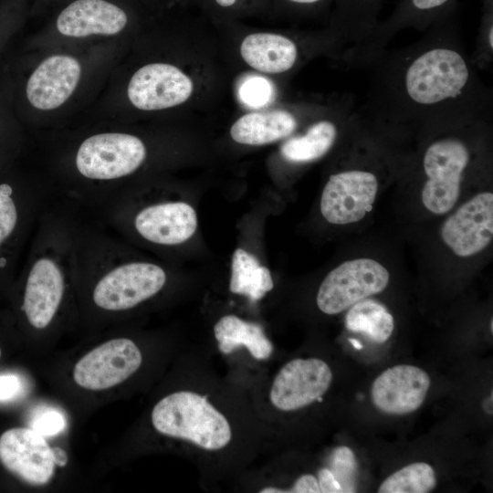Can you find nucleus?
<instances>
[{"mask_svg":"<svg viewBox=\"0 0 493 493\" xmlns=\"http://www.w3.org/2000/svg\"><path fill=\"white\" fill-rule=\"evenodd\" d=\"M458 4L414 43L377 53L363 66L370 83L361 117L375 131L428 136L490 119L492 92L464 47Z\"/></svg>","mask_w":493,"mask_h":493,"instance_id":"1","label":"nucleus"},{"mask_svg":"<svg viewBox=\"0 0 493 493\" xmlns=\"http://www.w3.org/2000/svg\"><path fill=\"white\" fill-rule=\"evenodd\" d=\"M77 287L89 288V300L100 311L131 310L166 286L164 267L138 259L106 226L80 220L76 247Z\"/></svg>","mask_w":493,"mask_h":493,"instance_id":"2","label":"nucleus"},{"mask_svg":"<svg viewBox=\"0 0 493 493\" xmlns=\"http://www.w3.org/2000/svg\"><path fill=\"white\" fill-rule=\"evenodd\" d=\"M58 197L50 185L0 170V288L12 286L41 216Z\"/></svg>","mask_w":493,"mask_h":493,"instance_id":"3","label":"nucleus"},{"mask_svg":"<svg viewBox=\"0 0 493 493\" xmlns=\"http://www.w3.org/2000/svg\"><path fill=\"white\" fill-rule=\"evenodd\" d=\"M489 121H476L428 136L420 159L424 176L421 200L432 214L448 213L457 203L463 179L476 151L471 138Z\"/></svg>","mask_w":493,"mask_h":493,"instance_id":"4","label":"nucleus"},{"mask_svg":"<svg viewBox=\"0 0 493 493\" xmlns=\"http://www.w3.org/2000/svg\"><path fill=\"white\" fill-rule=\"evenodd\" d=\"M152 423L159 433L190 441L205 450H219L232 437L229 422L207 396L189 391L161 399L152 409Z\"/></svg>","mask_w":493,"mask_h":493,"instance_id":"5","label":"nucleus"},{"mask_svg":"<svg viewBox=\"0 0 493 493\" xmlns=\"http://www.w3.org/2000/svg\"><path fill=\"white\" fill-rule=\"evenodd\" d=\"M390 281L388 269L369 257L342 262L325 277L317 293L318 308L325 314L341 313L355 303L383 291Z\"/></svg>","mask_w":493,"mask_h":493,"instance_id":"6","label":"nucleus"},{"mask_svg":"<svg viewBox=\"0 0 493 493\" xmlns=\"http://www.w3.org/2000/svg\"><path fill=\"white\" fill-rule=\"evenodd\" d=\"M379 191L374 171L351 166L332 173L322 191L320 212L333 225H350L363 219L372 209Z\"/></svg>","mask_w":493,"mask_h":493,"instance_id":"7","label":"nucleus"},{"mask_svg":"<svg viewBox=\"0 0 493 493\" xmlns=\"http://www.w3.org/2000/svg\"><path fill=\"white\" fill-rule=\"evenodd\" d=\"M142 356L128 338L111 339L91 350L75 365L73 376L81 387L100 391L115 386L141 366Z\"/></svg>","mask_w":493,"mask_h":493,"instance_id":"8","label":"nucleus"},{"mask_svg":"<svg viewBox=\"0 0 493 493\" xmlns=\"http://www.w3.org/2000/svg\"><path fill=\"white\" fill-rule=\"evenodd\" d=\"M440 236L457 257H470L486 249L493 238V194L477 193L442 224Z\"/></svg>","mask_w":493,"mask_h":493,"instance_id":"9","label":"nucleus"},{"mask_svg":"<svg viewBox=\"0 0 493 493\" xmlns=\"http://www.w3.org/2000/svg\"><path fill=\"white\" fill-rule=\"evenodd\" d=\"M193 91L191 78L168 63H151L140 68L132 75L127 89L131 103L148 111L183 104Z\"/></svg>","mask_w":493,"mask_h":493,"instance_id":"10","label":"nucleus"},{"mask_svg":"<svg viewBox=\"0 0 493 493\" xmlns=\"http://www.w3.org/2000/svg\"><path fill=\"white\" fill-rule=\"evenodd\" d=\"M331 381V370L324 361L318 358L294 359L277 373L269 398L278 409L295 411L320 400Z\"/></svg>","mask_w":493,"mask_h":493,"instance_id":"11","label":"nucleus"},{"mask_svg":"<svg viewBox=\"0 0 493 493\" xmlns=\"http://www.w3.org/2000/svg\"><path fill=\"white\" fill-rule=\"evenodd\" d=\"M0 461L8 471L34 486L47 484L54 473L51 447L30 427L11 428L1 435Z\"/></svg>","mask_w":493,"mask_h":493,"instance_id":"12","label":"nucleus"},{"mask_svg":"<svg viewBox=\"0 0 493 493\" xmlns=\"http://www.w3.org/2000/svg\"><path fill=\"white\" fill-rule=\"evenodd\" d=\"M383 0H334L332 36L341 58L358 66L379 23Z\"/></svg>","mask_w":493,"mask_h":493,"instance_id":"13","label":"nucleus"},{"mask_svg":"<svg viewBox=\"0 0 493 493\" xmlns=\"http://www.w3.org/2000/svg\"><path fill=\"white\" fill-rule=\"evenodd\" d=\"M430 377L419 367L396 365L383 371L372 383L371 397L374 406L389 414H406L424 403Z\"/></svg>","mask_w":493,"mask_h":493,"instance_id":"14","label":"nucleus"},{"mask_svg":"<svg viewBox=\"0 0 493 493\" xmlns=\"http://www.w3.org/2000/svg\"><path fill=\"white\" fill-rule=\"evenodd\" d=\"M129 22V11L113 0H73L60 10L55 26L62 36L87 37L117 35Z\"/></svg>","mask_w":493,"mask_h":493,"instance_id":"15","label":"nucleus"},{"mask_svg":"<svg viewBox=\"0 0 493 493\" xmlns=\"http://www.w3.org/2000/svg\"><path fill=\"white\" fill-rule=\"evenodd\" d=\"M81 76L78 59L53 55L43 60L29 77L26 93L29 103L41 110H51L72 95Z\"/></svg>","mask_w":493,"mask_h":493,"instance_id":"16","label":"nucleus"},{"mask_svg":"<svg viewBox=\"0 0 493 493\" xmlns=\"http://www.w3.org/2000/svg\"><path fill=\"white\" fill-rule=\"evenodd\" d=\"M456 4L457 0H400L391 15L379 21L361 64L384 49L398 32L409 28L424 32Z\"/></svg>","mask_w":493,"mask_h":493,"instance_id":"17","label":"nucleus"},{"mask_svg":"<svg viewBox=\"0 0 493 493\" xmlns=\"http://www.w3.org/2000/svg\"><path fill=\"white\" fill-rule=\"evenodd\" d=\"M240 55L250 68L259 72L281 74L295 67L299 50L297 43L285 35L257 32L243 39Z\"/></svg>","mask_w":493,"mask_h":493,"instance_id":"18","label":"nucleus"},{"mask_svg":"<svg viewBox=\"0 0 493 493\" xmlns=\"http://www.w3.org/2000/svg\"><path fill=\"white\" fill-rule=\"evenodd\" d=\"M298 124L296 116L287 110L250 112L234 122L230 135L237 143L259 146L291 135Z\"/></svg>","mask_w":493,"mask_h":493,"instance_id":"19","label":"nucleus"},{"mask_svg":"<svg viewBox=\"0 0 493 493\" xmlns=\"http://www.w3.org/2000/svg\"><path fill=\"white\" fill-rule=\"evenodd\" d=\"M214 333L219 351L225 354L245 346L257 360H266L273 351L272 343L260 325L245 321L235 315L222 317L215 323Z\"/></svg>","mask_w":493,"mask_h":493,"instance_id":"20","label":"nucleus"},{"mask_svg":"<svg viewBox=\"0 0 493 493\" xmlns=\"http://www.w3.org/2000/svg\"><path fill=\"white\" fill-rule=\"evenodd\" d=\"M339 133V123L335 120L317 121L302 135L286 141L280 148V153L285 160L295 163L314 162L330 151Z\"/></svg>","mask_w":493,"mask_h":493,"instance_id":"21","label":"nucleus"},{"mask_svg":"<svg viewBox=\"0 0 493 493\" xmlns=\"http://www.w3.org/2000/svg\"><path fill=\"white\" fill-rule=\"evenodd\" d=\"M274 287L268 268L261 266L257 257L237 248L232 257L229 289L232 293L245 295L251 301L261 299Z\"/></svg>","mask_w":493,"mask_h":493,"instance_id":"22","label":"nucleus"},{"mask_svg":"<svg viewBox=\"0 0 493 493\" xmlns=\"http://www.w3.org/2000/svg\"><path fill=\"white\" fill-rule=\"evenodd\" d=\"M345 324L349 330L362 332L377 343L389 340L393 329L394 320L383 304L362 299L348 309Z\"/></svg>","mask_w":493,"mask_h":493,"instance_id":"23","label":"nucleus"},{"mask_svg":"<svg viewBox=\"0 0 493 493\" xmlns=\"http://www.w3.org/2000/svg\"><path fill=\"white\" fill-rule=\"evenodd\" d=\"M436 486L434 468L416 462L404 467L388 477L380 486V493H427Z\"/></svg>","mask_w":493,"mask_h":493,"instance_id":"24","label":"nucleus"},{"mask_svg":"<svg viewBox=\"0 0 493 493\" xmlns=\"http://www.w3.org/2000/svg\"><path fill=\"white\" fill-rule=\"evenodd\" d=\"M476 48L470 58L478 69L488 68L493 58V0H483Z\"/></svg>","mask_w":493,"mask_h":493,"instance_id":"25","label":"nucleus"},{"mask_svg":"<svg viewBox=\"0 0 493 493\" xmlns=\"http://www.w3.org/2000/svg\"><path fill=\"white\" fill-rule=\"evenodd\" d=\"M330 472L339 483L341 492L356 489L357 462L353 452L347 446L337 447L330 456Z\"/></svg>","mask_w":493,"mask_h":493,"instance_id":"26","label":"nucleus"},{"mask_svg":"<svg viewBox=\"0 0 493 493\" xmlns=\"http://www.w3.org/2000/svg\"><path fill=\"white\" fill-rule=\"evenodd\" d=\"M66 426L64 415L55 409H42L33 416L30 428L45 436L59 434Z\"/></svg>","mask_w":493,"mask_h":493,"instance_id":"27","label":"nucleus"},{"mask_svg":"<svg viewBox=\"0 0 493 493\" xmlns=\"http://www.w3.org/2000/svg\"><path fill=\"white\" fill-rule=\"evenodd\" d=\"M242 100L249 105H262L271 96L269 83L260 78H251L244 82L240 89Z\"/></svg>","mask_w":493,"mask_h":493,"instance_id":"28","label":"nucleus"},{"mask_svg":"<svg viewBox=\"0 0 493 493\" xmlns=\"http://www.w3.org/2000/svg\"><path fill=\"white\" fill-rule=\"evenodd\" d=\"M22 390V383L16 374L0 375V401H9L16 397Z\"/></svg>","mask_w":493,"mask_h":493,"instance_id":"29","label":"nucleus"},{"mask_svg":"<svg viewBox=\"0 0 493 493\" xmlns=\"http://www.w3.org/2000/svg\"><path fill=\"white\" fill-rule=\"evenodd\" d=\"M286 492L295 493H319L320 492L318 479L309 474L299 477L293 487Z\"/></svg>","mask_w":493,"mask_h":493,"instance_id":"30","label":"nucleus"},{"mask_svg":"<svg viewBox=\"0 0 493 493\" xmlns=\"http://www.w3.org/2000/svg\"><path fill=\"white\" fill-rule=\"evenodd\" d=\"M318 482L320 492L335 493L341 492V487L329 468H321L319 471Z\"/></svg>","mask_w":493,"mask_h":493,"instance_id":"31","label":"nucleus"},{"mask_svg":"<svg viewBox=\"0 0 493 493\" xmlns=\"http://www.w3.org/2000/svg\"><path fill=\"white\" fill-rule=\"evenodd\" d=\"M211 5L222 11H232L238 8L243 0H207Z\"/></svg>","mask_w":493,"mask_h":493,"instance_id":"32","label":"nucleus"},{"mask_svg":"<svg viewBox=\"0 0 493 493\" xmlns=\"http://www.w3.org/2000/svg\"><path fill=\"white\" fill-rule=\"evenodd\" d=\"M53 461L56 466L64 467L68 463V456L64 449L58 446L51 447Z\"/></svg>","mask_w":493,"mask_h":493,"instance_id":"33","label":"nucleus"},{"mask_svg":"<svg viewBox=\"0 0 493 493\" xmlns=\"http://www.w3.org/2000/svg\"><path fill=\"white\" fill-rule=\"evenodd\" d=\"M485 410L491 414L490 411L492 412V395H490V397H488L484 404H483Z\"/></svg>","mask_w":493,"mask_h":493,"instance_id":"34","label":"nucleus"},{"mask_svg":"<svg viewBox=\"0 0 493 493\" xmlns=\"http://www.w3.org/2000/svg\"><path fill=\"white\" fill-rule=\"evenodd\" d=\"M2 158L5 160V157L2 156L1 154V152H0V161L2 160ZM3 169L1 166H0V170Z\"/></svg>","mask_w":493,"mask_h":493,"instance_id":"35","label":"nucleus"},{"mask_svg":"<svg viewBox=\"0 0 493 493\" xmlns=\"http://www.w3.org/2000/svg\"><path fill=\"white\" fill-rule=\"evenodd\" d=\"M0 357H1V349H0Z\"/></svg>","mask_w":493,"mask_h":493,"instance_id":"36","label":"nucleus"}]
</instances>
